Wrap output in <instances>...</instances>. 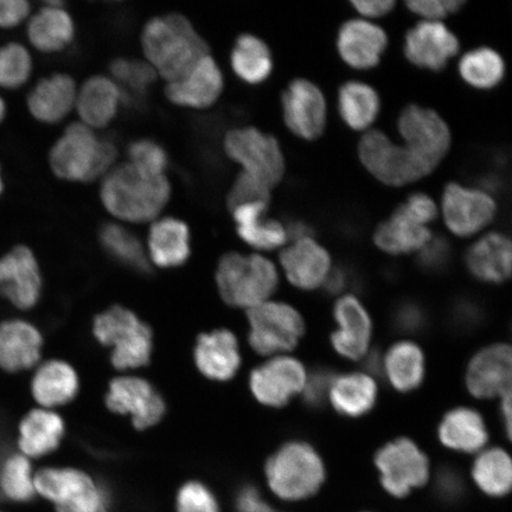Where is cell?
<instances>
[{
	"instance_id": "cell-1",
	"label": "cell",
	"mask_w": 512,
	"mask_h": 512,
	"mask_svg": "<svg viewBox=\"0 0 512 512\" xmlns=\"http://www.w3.org/2000/svg\"><path fill=\"white\" fill-rule=\"evenodd\" d=\"M147 63L168 82L181 79L209 55V46L187 17L169 14L151 18L142 35Z\"/></svg>"
},
{
	"instance_id": "cell-2",
	"label": "cell",
	"mask_w": 512,
	"mask_h": 512,
	"mask_svg": "<svg viewBox=\"0 0 512 512\" xmlns=\"http://www.w3.org/2000/svg\"><path fill=\"white\" fill-rule=\"evenodd\" d=\"M170 197L168 178L143 174L130 163L108 172L100 189L101 202L108 213L131 223L156 220Z\"/></svg>"
},
{
	"instance_id": "cell-3",
	"label": "cell",
	"mask_w": 512,
	"mask_h": 512,
	"mask_svg": "<svg viewBox=\"0 0 512 512\" xmlns=\"http://www.w3.org/2000/svg\"><path fill=\"white\" fill-rule=\"evenodd\" d=\"M117 157L112 140L96 136L91 127L82 123H73L50 150L49 164L64 181L88 183L106 176Z\"/></svg>"
},
{
	"instance_id": "cell-4",
	"label": "cell",
	"mask_w": 512,
	"mask_h": 512,
	"mask_svg": "<svg viewBox=\"0 0 512 512\" xmlns=\"http://www.w3.org/2000/svg\"><path fill=\"white\" fill-rule=\"evenodd\" d=\"M217 287L224 302L253 309L272 296L278 286V272L264 256L228 253L222 256L216 273Z\"/></svg>"
},
{
	"instance_id": "cell-5",
	"label": "cell",
	"mask_w": 512,
	"mask_h": 512,
	"mask_svg": "<svg viewBox=\"0 0 512 512\" xmlns=\"http://www.w3.org/2000/svg\"><path fill=\"white\" fill-rule=\"evenodd\" d=\"M266 476L275 495L285 501H300L316 494L324 482L325 470L315 448L292 441L268 460Z\"/></svg>"
},
{
	"instance_id": "cell-6",
	"label": "cell",
	"mask_w": 512,
	"mask_h": 512,
	"mask_svg": "<svg viewBox=\"0 0 512 512\" xmlns=\"http://www.w3.org/2000/svg\"><path fill=\"white\" fill-rule=\"evenodd\" d=\"M94 335L112 349L113 366L120 370L136 369L150 362L152 332L130 310L115 306L95 318Z\"/></svg>"
},
{
	"instance_id": "cell-7",
	"label": "cell",
	"mask_w": 512,
	"mask_h": 512,
	"mask_svg": "<svg viewBox=\"0 0 512 512\" xmlns=\"http://www.w3.org/2000/svg\"><path fill=\"white\" fill-rule=\"evenodd\" d=\"M358 155L366 169L380 182L402 187L419 181L435 170L405 145L395 144L386 133L369 131L361 138Z\"/></svg>"
},
{
	"instance_id": "cell-8",
	"label": "cell",
	"mask_w": 512,
	"mask_h": 512,
	"mask_svg": "<svg viewBox=\"0 0 512 512\" xmlns=\"http://www.w3.org/2000/svg\"><path fill=\"white\" fill-rule=\"evenodd\" d=\"M227 156L242 166V172L272 189L285 175V157L271 134L249 126L234 128L224 138Z\"/></svg>"
},
{
	"instance_id": "cell-9",
	"label": "cell",
	"mask_w": 512,
	"mask_h": 512,
	"mask_svg": "<svg viewBox=\"0 0 512 512\" xmlns=\"http://www.w3.org/2000/svg\"><path fill=\"white\" fill-rule=\"evenodd\" d=\"M34 483L36 495L57 512H108L105 492L85 472L46 467L35 473Z\"/></svg>"
},
{
	"instance_id": "cell-10",
	"label": "cell",
	"mask_w": 512,
	"mask_h": 512,
	"mask_svg": "<svg viewBox=\"0 0 512 512\" xmlns=\"http://www.w3.org/2000/svg\"><path fill=\"white\" fill-rule=\"evenodd\" d=\"M249 343L260 355L291 350L303 337V317L284 303H262L248 312Z\"/></svg>"
},
{
	"instance_id": "cell-11",
	"label": "cell",
	"mask_w": 512,
	"mask_h": 512,
	"mask_svg": "<svg viewBox=\"0 0 512 512\" xmlns=\"http://www.w3.org/2000/svg\"><path fill=\"white\" fill-rule=\"evenodd\" d=\"M375 462L381 472L383 488L395 497L407 496L412 489L425 485L430 476L426 454L406 438L381 448Z\"/></svg>"
},
{
	"instance_id": "cell-12",
	"label": "cell",
	"mask_w": 512,
	"mask_h": 512,
	"mask_svg": "<svg viewBox=\"0 0 512 512\" xmlns=\"http://www.w3.org/2000/svg\"><path fill=\"white\" fill-rule=\"evenodd\" d=\"M398 128L403 145L434 168H437L450 150V128L430 108L407 106L400 114Z\"/></svg>"
},
{
	"instance_id": "cell-13",
	"label": "cell",
	"mask_w": 512,
	"mask_h": 512,
	"mask_svg": "<svg viewBox=\"0 0 512 512\" xmlns=\"http://www.w3.org/2000/svg\"><path fill=\"white\" fill-rule=\"evenodd\" d=\"M43 280L34 252L18 245L0 256V297L16 307L28 311L40 302Z\"/></svg>"
},
{
	"instance_id": "cell-14",
	"label": "cell",
	"mask_w": 512,
	"mask_h": 512,
	"mask_svg": "<svg viewBox=\"0 0 512 512\" xmlns=\"http://www.w3.org/2000/svg\"><path fill=\"white\" fill-rule=\"evenodd\" d=\"M443 214L446 226L453 234L471 236L494 220L497 206L489 192L448 183L443 194Z\"/></svg>"
},
{
	"instance_id": "cell-15",
	"label": "cell",
	"mask_w": 512,
	"mask_h": 512,
	"mask_svg": "<svg viewBox=\"0 0 512 512\" xmlns=\"http://www.w3.org/2000/svg\"><path fill=\"white\" fill-rule=\"evenodd\" d=\"M114 413L130 415L134 427L145 430L158 424L165 413V402L150 382L139 377H118L106 395Z\"/></svg>"
},
{
	"instance_id": "cell-16",
	"label": "cell",
	"mask_w": 512,
	"mask_h": 512,
	"mask_svg": "<svg viewBox=\"0 0 512 512\" xmlns=\"http://www.w3.org/2000/svg\"><path fill=\"white\" fill-rule=\"evenodd\" d=\"M285 124L293 134L315 140L322 136L326 125L325 96L315 83L306 79L293 80L281 96Z\"/></svg>"
},
{
	"instance_id": "cell-17",
	"label": "cell",
	"mask_w": 512,
	"mask_h": 512,
	"mask_svg": "<svg viewBox=\"0 0 512 512\" xmlns=\"http://www.w3.org/2000/svg\"><path fill=\"white\" fill-rule=\"evenodd\" d=\"M307 377L303 364L291 357H277L253 370L249 386L255 399L270 407H281L302 392Z\"/></svg>"
},
{
	"instance_id": "cell-18",
	"label": "cell",
	"mask_w": 512,
	"mask_h": 512,
	"mask_svg": "<svg viewBox=\"0 0 512 512\" xmlns=\"http://www.w3.org/2000/svg\"><path fill=\"white\" fill-rule=\"evenodd\" d=\"M403 51L415 66L439 72L458 54L459 41L444 23L422 21L407 31Z\"/></svg>"
},
{
	"instance_id": "cell-19",
	"label": "cell",
	"mask_w": 512,
	"mask_h": 512,
	"mask_svg": "<svg viewBox=\"0 0 512 512\" xmlns=\"http://www.w3.org/2000/svg\"><path fill=\"white\" fill-rule=\"evenodd\" d=\"M223 86L222 70L209 54L181 79L169 82L165 95L174 105L202 110L219 100Z\"/></svg>"
},
{
	"instance_id": "cell-20",
	"label": "cell",
	"mask_w": 512,
	"mask_h": 512,
	"mask_svg": "<svg viewBox=\"0 0 512 512\" xmlns=\"http://www.w3.org/2000/svg\"><path fill=\"white\" fill-rule=\"evenodd\" d=\"M43 336L37 326L22 318L0 322V370L23 373L41 361Z\"/></svg>"
},
{
	"instance_id": "cell-21",
	"label": "cell",
	"mask_w": 512,
	"mask_h": 512,
	"mask_svg": "<svg viewBox=\"0 0 512 512\" xmlns=\"http://www.w3.org/2000/svg\"><path fill=\"white\" fill-rule=\"evenodd\" d=\"M388 46V36L379 25L366 19H349L339 29L337 48L350 67L370 69L379 64Z\"/></svg>"
},
{
	"instance_id": "cell-22",
	"label": "cell",
	"mask_w": 512,
	"mask_h": 512,
	"mask_svg": "<svg viewBox=\"0 0 512 512\" xmlns=\"http://www.w3.org/2000/svg\"><path fill=\"white\" fill-rule=\"evenodd\" d=\"M511 350L496 344L475 356L467 369L466 384L472 395L490 399L510 390Z\"/></svg>"
},
{
	"instance_id": "cell-23",
	"label": "cell",
	"mask_w": 512,
	"mask_h": 512,
	"mask_svg": "<svg viewBox=\"0 0 512 512\" xmlns=\"http://www.w3.org/2000/svg\"><path fill=\"white\" fill-rule=\"evenodd\" d=\"M288 280L303 290H313L325 283L331 272V259L313 238L293 241L280 256Z\"/></svg>"
},
{
	"instance_id": "cell-24",
	"label": "cell",
	"mask_w": 512,
	"mask_h": 512,
	"mask_svg": "<svg viewBox=\"0 0 512 512\" xmlns=\"http://www.w3.org/2000/svg\"><path fill=\"white\" fill-rule=\"evenodd\" d=\"M338 330L332 335V345L339 355L358 360L367 354L371 337V320L364 306L355 297L338 300L335 306Z\"/></svg>"
},
{
	"instance_id": "cell-25",
	"label": "cell",
	"mask_w": 512,
	"mask_h": 512,
	"mask_svg": "<svg viewBox=\"0 0 512 512\" xmlns=\"http://www.w3.org/2000/svg\"><path fill=\"white\" fill-rule=\"evenodd\" d=\"M78 88L72 76L57 73L37 82L28 95L29 112L43 124L60 123L72 112Z\"/></svg>"
},
{
	"instance_id": "cell-26",
	"label": "cell",
	"mask_w": 512,
	"mask_h": 512,
	"mask_svg": "<svg viewBox=\"0 0 512 512\" xmlns=\"http://www.w3.org/2000/svg\"><path fill=\"white\" fill-rule=\"evenodd\" d=\"M198 369L210 380L233 379L240 368L238 339L228 330H216L201 335L195 349Z\"/></svg>"
},
{
	"instance_id": "cell-27",
	"label": "cell",
	"mask_w": 512,
	"mask_h": 512,
	"mask_svg": "<svg viewBox=\"0 0 512 512\" xmlns=\"http://www.w3.org/2000/svg\"><path fill=\"white\" fill-rule=\"evenodd\" d=\"M123 104V94L113 79L104 75L89 78L76 95V108L82 124L88 127L104 128L115 118L120 105Z\"/></svg>"
},
{
	"instance_id": "cell-28",
	"label": "cell",
	"mask_w": 512,
	"mask_h": 512,
	"mask_svg": "<svg viewBox=\"0 0 512 512\" xmlns=\"http://www.w3.org/2000/svg\"><path fill=\"white\" fill-rule=\"evenodd\" d=\"M64 435V422L50 409H32L19 422L18 448L24 457L37 459L48 456L59 447Z\"/></svg>"
},
{
	"instance_id": "cell-29",
	"label": "cell",
	"mask_w": 512,
	"mask_h": 512,
	"mask_svg": "<svg viewBox=\"0 0 512 512\" xmlns=\"http://www.w3.org/2000/svg\"><path fill=\"white\" fill-rule=\"evenodd\" d=\"M511 241L502 233H489L479 239L465 256L467 268L485 283H503L511 274Z\"/></svg>"
},
{
	"instance_id": "cell-30",
	"label": "cell",
	"mask_w": 512,
	"mask_h": 512,
	"mask_svg": "<svg viewBox=\"0 0 512 512\" xmlns=\"http://www.w3.org/2000/svg\"><path fill=\"white\" fill-rule=\"evenodd\" d=\"M30 388L32 398L42 408L63 406L78 394V375L66 362H44L36 368Z\"/></svg>"
},
{
	"instance_id": "cell-31",
	"label": "cell",
	"mask_w": 512,
	"mask_h": 512,
	"mask_svg": "<svg viewBox=\"0 0 512 512\" xmlns=\"http://www.w3.org/2000/svg\"><path fill=\"white\" fill-rule=\"evenodd\" d=\"M62 5L61 2H49L30 19L29 41L42 53H57L67 48L74 40L73 18Z\"/></svg>"
},
{
	"instance_id": "cell-32",
	"label": "cell",
	"mask_w": 512,
	"mask_h": 512,
	"mask_svg": "<svg viewBox=\"0 0 512 512\" xmlns=\"http://www.w3.org/2000/svg\"><path fill=\"white\" fill-rule=\"evenodd\" d=\"M149 253L159 267L182 266L190 256L188 224L175 217L153 222L149 233Z\"/></svg>"
},
{
	"instance_id": "cell-33",
	"label": "cell",
	"mask_w": 512,
	"mask_h": 512,
	"mask_svg": "<svg viewBox=\"0 0 512 512\" xmlns=\"http://www.w3.org/2000/svg\"><path fill=\"white\" fill-rule=\"evenodd\" d=\"M266 203L243 204L232 210L236 230L247 245L264 251H272L285 245L286 227L278 220L266 219Z\"/></svg>"
},
{
	"instance_id": "cell-34",
	"label": "cell",
	"mask_w": 512,
	"mask_h": 512,
	"mask_svg": "<svg viewBox=\"0 0 512 512\" xmlns=\"http://www.w3.org/2000/svg\"><path fill=\"white\" fill-rule=\"evenodd\" d=\"M432 239L431 230L416 222L399 208L376 228L377 247L389 254L400 255L419 251Z\"/></svg>"
},
{
	"instance_id": "cell-35",
	"label": "cell",
	"mask_w": 512,
	"mask_h": 512,
	"mask_svg": "<svg viewBox=\"0 0 512 512\" xmlns=\"http://www.w3.org/2000/svg\"><path fill=\"white\" fill-rule=\"evenodd\" d=\"M488 430L482 415L470 408H457L448 413L439 427L441 443L452 450L476 452L488 441Z\"/></svg>"
},
{
	"instance_id": "cell-36",
	"label": "cell",
	"mask_w": 512,
	"mask_h": 512,
	"mask_svg": "<svg viewBox=\"0 0 512 512\" xmlns=\"http://www.w3.org/2000/svg\"><path fill=\"white\" fill-rule=\"evenodd\" d=\"M380 96L361 81H349L339 88L338 110L344 123L356 131L366 130L380 113Z\"/></svg>"
},
{
	"instance_id": "cell-37",
	"label": "cell",
	"mask_w": 512,
	"mask_h": 512,
	"mask_svg": "<svg viewBox=\"0 0 512 512\" xmlns=\"http://www.w3.org/2000/svg\"><path fill=\"white\" fill-rule=\"evenodd\" d=\"M230 62L234 73L249 85H259L271 75L273 59L270 48L258 36L243 34L236 40Z\"/></svg>"
},
{
	"instance_id": "cell-38",
	"label": "cell",
	"mask_w": 512,
	"mask_h": 512,
	"mask_svg": "<svg viewBox=\"0 0 512 512\" xmlns=\"http://www.w3.org/2000/svg\"><path fill=\"white\" fill-rule=\"evenodd\" d=\"M329 395L339 413L357 418L374 407L377 388L370 376L354 373L334 379Z\"/></svg>"
},
{
	"instance_id": "cell-39",
	"label": "cell",
	"mask_w": 512,
	"mask_h": 512,
	"mask_svg": "<svg viewBox=\"0 0 512 512\" xmlns=\"http://www.w3.org/2000/svg\"><path fill=\"white\" fill-rule=\"evenodd\" d=\"M383 370L399 392H411L425 376V358L418 345L411 342L395 344L383 360Z\"/></svg>"
},
{
	"instance_id": "cell-40",
	"label": "cell",
	"mask_w": 512,
	"mask_h": 512,
	"mask_svg": "<svg viewBox=\"0 0 512 512\" xmlns=\"http://www.w3.org/2000/svg\"><path fill=\"white\" fill-rule=\"evenodd\" d=\"M99 239L105 251L121 265L138 272L149 271L142 242L131 230L117 223H105L100 229Z\"/></svg>"
},
{
	"instance_id": "cell-41",
	"label": "cell",
	"mask_w": 512,
	"mask_h": 512,
	"mask_svg": "<svg viewBox=\"0 0 512 512\" xmlns=\"http://www.w3.org/2000/svg\"><path fill=\"white\" fill-rule=\"evenodd\" d=\"M459 73L470 86L489 89L503 80L505 64L496 50L482 47L470 50L462 57Z\"/></svg>"
},
{
	"instance_id": "cell-42",
	"label": "cell",
	"mask_w": 512,
	"mask_h": 512,
	"mask_svg": "<svg viewBox=\"0 0 512 512\" xmlns=\"http://www.w3.org/2000/svg\"><path fill=\"white\" fill-rule=\"evenodd\" d=\"M473 479L485 494L507 495L512 484V465L507 452L492 448L477 458L472 471Z\"/></svg>"
},
{
	"instance_id": "cell-43",
	"label": "cell",
	"mask_w": 512,
	"mask_h": 512,
	"mask_svg": "<svg viewBox=\"0 0 512 512\" xmlns=\"http://www.w3.org/2000/svg\"><path fill=\"white\" fill-rule=\"evenodd\" d=\"M31 460L21 453L11 454L0 465V495L10 502L28 503L36 496Z\"/></svg>"
},
{
	"instance_id": "cell-44",
	"label": "cell",
	"mask_w": 512,
	"mask_h": 512,
	"mask_svg": "<svg viewBox=\"0 0 512 512\" xmlns=\"http://www.w3.org/2000/svg\"><path fill=\"white\" fill-rule=\"evenodd\" d=\"M110 70L123 94V104L142 98L158 76L149 63L137 60L115 59Z\"/></svg>"
},
{
	"instance_id": "cell-45",
	"label": "cell",
	"mask_w": 512,
	"mask_h": 512,
	"mask_svg": "<svg viewBox=\"0 0 512 512\" xmlns=\"http://www.w3.org/2000/svg\"><path fill=\"white\" fill-rule=\"evenodd\" d=\"M32 59L27 48L19 43L0 47V87L17 89L30 79Z\"/></svg>"
},
{
	"instance_id": "cell-46",
	"label": "cell",
	"mask_w": 512,
	"mask_h": 512,
	"mask_svg": "<svg viewBox=\"0 0 512 512\" xmlns=\"http://www.w3.org/2000/svg\"><path fill=\"white\" fill-rule=\"evenodd\" d=\"M128 158L133 168L149 176H164L169 165L168 153L151 139H139L128 146Z\"/></svg>"
},
{
	"instance_id": "cell-47",
	"label": "cell",
	"mask_w": 512,
	"mask_h": 512,
	"mask_svg": "<svg viewBox=\"0 0 512 512\" xmlns=\"http://www.w3.org/2000/svg\"><path fill=\"white\" fill-rule=\"evenodd\" d=\"M271 189L246 172H240L238 178L230 189L227 204L230 211L243 204L270 203Z\"/></svg>"
},
{
	"instance_id": "cell-48",
	"label": "cell",
	"mask_w": 512,
	"mask_h": 512,
	"mask_svg": "<svg viewBox=\"0 0 512 512\" xmlns=\"http://www.w3.org/2000/svg\"><path fill=\"white\" fill-rule=\"evenodd\" d=\"M178 512H220L216 498L206 485L185 484L177 497Z\"/></svg>"
},
{
	"instance_id": "cell-49",
	"label": "cell",
	"mask_w": 512,
	"mask_h": 512,
	"mask_svg": "<svg viewBox=\"0 0 512 512\" xmlns=\"http://www.w3.org/2000/svg\"><path fill=\"white\" fill-rule=\"evenodd\" d=\"M451 258V248L444 238H432L420 249L418 264L427 272L445 270Z\"/></svg>"
},
{
	"instance_id": "cell-50",
	"label": "cell",
	"mask_w": 512,
	"mask_h": 512,
	"mask_svg": "<svg viewBox=\"0 0 512 512\" xmlns=\"http://www.w3.org/2000/svg\"><path fill=\"white\" fill-rule=\"evenodd\" d=\"M465 3L463 0H411L407 8L414 14L425 18V21H439L457 12Z\"/></svg>"
},
{
	"instance_id": "cell-51",
	"label": "cell",
	"mask_w": 512,
	"mask_h": 512,
	"mask_svg": "<svg viewBox=\"0 0 512 512\" xmlns=\"http://www.w3.org/2000/svg\"><path fill=\"white\" fill-rule=\"evenodd\" d=\"M427 317L424 309L412 302L401 303L393 313V324L396 330L414 334L425 328Z\"/></svg>"
},
{
	"instance_id": "cell-52",
	"label": "cell",
	"mask_w": 512,
	"mask_h": 512,
	"mask_svg": "<svg viewBox=\"0 0 512 512\" xmlns=\"http://www.w3.org/2000/svg\"><path fill=\"white\" fill-rule=\"evenodd\" d=\"M402 213H405L413 220L427 226L428 223L437 219L438 208L432 198L422 192H416L409 196L405 203L398 207Z\"/></svg>"
},
{
	"instance_id": "cell-53",
	"label": "cell",
	"mask_w": 512,
	"mask_h": 512,
	"mask_svg": "<svg viewBox=\"0 0 512 512\" xmlns=\"http://www.w3.org/2000/svg\"><path fill=\"white\" fill-rule=\"evenodd\" d=\"M334 375L328 369H319L306 380L304 386V400L307 406L318 408L323 405L326 396L330 393Z\"/></svg>"
},
{
	"instance_id": "cell-54",
	"label": "cell",
	"mask_w": 512,
	"mask_h": 512,
	"mask_svg": "<svg viewBox=\"0 0 512 512\" xmlns=\"http://www.w3.org/2000/svg\"><path fill=\"white\" fill-rule=\"evenodd\" d=\"M30 14L27 0H0V28L14 29Z\"/></svg>"
},
{
	"instance_id": "cell-55",
	"label": "cell",
	"mask_w": 512,
	"mask_h": 512,
	"mask_svg": "<svg viewBox=\"0 0 512 512\" xmlns=\"http://www.w3.org/2000/svg\"><path fill=\"white\" fill-rule=\"evenodd\" d=\"M483 313L478 305L470 300H462V302L454 305L452 312V322L456 328L462 331L475 329L482 322Z\"/></svg>"
},
{
	"instance_id": "cell-56",
	"label": "cell",
	"mask_w": 512,
	"mask_h": 512,
	"mask_svg": "<svg viewBox=\"0 0 512 512\" xmlns=\"http://www.w3.org/2000/svg\"><path fill=\"white\" fill-rule=\"evenodd\" d=\"M352 5L360 14L376 18L387 15L388 12L392 11L395 2L394 0H354Z\"/></svg>"
},
{
	"instance_id": "cell-57",
	"label": "cell",
	"mask_w": 512,
	"mask_h": 512,
	"mask_svg": "<svg viewBox=\"0 0 512 512\" xmlns=\"http://www.w3.org/2000/svg\"><path fill=\"white\" fill-rule=\"evenodd\" d=\"M238 509L240 512H278L262 501L259 492L253 488H246L238 497Z\"/></svg>"
},
{
	"instance_id": "cell-58",
	"label": "cell",
	"mask_w": 512,
	"mask_h": 512,
	"mask_svg": "<svg viewBox=\"0 0 512 512\" xmlns=\"http://www.w3.org/2000/svg\"><path fill=\"white\" fill-rule=\"evenodd\" d=\"M348 285V274L343 270H335L330 272L325 280L326 290L330 293H338L344 290Z\"/></svg>"
},
{
	"instance_id": "cell-59",
	"label": "cell",
	"mask_w": 512,
	"mask_h": 512,
	"mask_svg": "<svg viewBox=\"0 0 512 512\" xmlns=\"http://www.w3.org/2000/svg\"><path fill=\"white\" fill-rule=\"evenodd\" d=\"M287 238L293 241L312 238L313 229L302 221H293L286 227Z\"/></svg>"
},
{
	"instance_id": "cell-60",
	"label": "cell",
	"mask_w": 512,
	"mask_h": 512,
	"mask_svg": "<svg viewBox=\"0 0 512 512\" xmlns=\"http://www.w3.org/2000/svg\"><path fill=\"white\" fill-rule=\"evenodd\" d=\"M502 415L508 435L511 434V395L510 390L502 395Z\"/></svg>"
},
{
	"instance_id": "cell-61",
	"label": "cell",
	"mask_w": 512,
	"mask_h": 512,
	"mask_svg": "<svg viewBox=\"0 0 512 512\" xmlns=\"http://www.w3.org/2000/svg\"><path fill=\"white\" fill-rule=\"evenodd\" d=\"M6 115V104L2 96H0V124L3 123V120Z\"/></svg>"
},
{
	"instance_id": "cell-62",
	"label": "cell",
	"mask_w": 512,
	"mask_h": 512,
	"mask_svg": "<svg viewBox=\"0 0 512 512\" xmlns=\"http://www.w3.org/2000/svg\"><path fill=\"white\" fill-rule=\"evenodd\" d=\"M4 192V179L2 174V168H0V196H2Z\"/></svg>"
},
{
	"instance_id": "cell-63",
	"label": "cell",
	"mask_w": 512,
	"mask_h": 512,
	"mask_svg": "<svg viewBox=\"0 0 512 512\" xmlns=\"http://www.w3.org/2000/svg\"><path fill=\"white\" fill-rule=\"evenodd\" d=\"M0 512H3V511H0Z\"/></svg>"
}]
</instances>
